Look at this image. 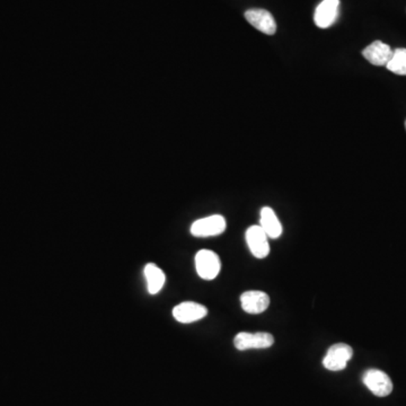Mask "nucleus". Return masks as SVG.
I'll return each instance as SVG.
<instances>
[{
	"instance_id": "f257e3e1",
	"label": "nucleus",
	"mask_w": 406,
	"mask_h": 406,
	"mask_svg": "<svg viewBox=\"0 0 406 406\" xmlns=\"http://www.w3.org/2000/svg\"><path fill=\"white\" fill-rule=\"evenodd\" d=\"M195 268L199 277L202 278L203 280H213L220 272L222 263L215 252L209 249H201L195 255Z\"/></svg>"
},
{
	"instance_id": "f03ea898",
	"label": "nucleus",
	"mask_w": 406,
	"mask_h": 406,
	"mask_svg": "<svg viewBox=\"0 0 406 406\" xmlns=\"http://www.w3.org/2000/svg\"><path fill=\"white\" fill-rule=\"evenodd\" d=\"M354 357V350L347 343H336L327 350L323 359V366L329 371H341L347 368L351 358Z\"/></svg>"
},
{
	"instance_id": "7ed1b4c3",
	"label": "nucleus",
	"mask_w": 406,
	"mask_h": 406,
	"mask_svg": "<svg viewBox=\"0 0 406 406\" xmlns=\"http://www.w3.org/2000/svg\"><path fill=\"white\" fill-rule=\"evenodd\" d=\"M363 384L378 397H386L393 392V382L386 372L379 369H368L362 376Z\"/></svg>"
},
{
	"instance_id": "20e7f679",
	"label": "nucleus",
	"mask_w": 406,
	"mask_h": 406,
	"mask_svg": "<svg viewBox=\"0 0 406 406\" xmlns=\"http://www.w3.org/2000/svg\"><path fill=\"white\" fill-rule=\"evenodd\" d=\"M273 343V336L267 332H240L234 338L235 348L240 351H246L249 349H268L272 347Z\"/></svg>"
},
{
	"instance_id": "39448f33",
	"label": "nucleus",
	"mask_w": 406,
	"mask_h": 406,
	"mask_svg": "<svg viewBox=\"0 0 406 406\" xmlns=\"http://www.w3.org/2000/svg\"><path fill=\"white\" fill-rule=\"evenodd\" d=\"M226 219L222 215H209L192 224L191 234L194 237L218 236L226 231Z\"/></svg>"
},
{
	"instance_id": "423d86ee",
	"label": "nucleus",
	"mask_w": 406,
	"mask_h": 406,
	"mask_svg": "<svg viewBox=\"0 0 406 406\" xmlns=\"http://www.w3.org/2000/svg\"><path fill=\"white\" fill-rule=\"evenodd\" d=\"M246 243L249 251L256 259H264L270 253L269 237L261 226H251L246 231Z\"/></svg>"
},
{
	"instance_id": "0eeeda50",
	"label": "nucleus",
	"mask_w": 406,
	"mask_h": 406,
	"mask_svg": "<svg viewBox=\"0 0 406 406\" xmlns=\"http://www.w3.org/2000/svg\"><path fill=\"white\" fill-rule=\"evenodd\" d=\"M208 314L203 304L193 302H184L177 304L173 309V316L177 322L183 324H190L202 320Z\"/></svg>"
},
{
	"instance_id": "6e6552de",
	"label": "nucleus",
	"mask_w": 406,
	"mask_h": 406,
	"mask_svg": "<svg viewBox=\"0 0 406 406\" xmlns=\"http://www.w3.org/2000/svg\"><path fill=\"white\" fill-rule=\"evenodd\" d=\"M240 302H242L243 311H246L247 314H261L268 309L270 297L268 293L263 291L251 290V291H245L240 296Z\"/></svg>"
},
{
	"instance_id": "1a4fd4ad",
	"label": "nucleus",
	"mask_w": 406,
	"mask_h": 406,
	"mask_svg": "<svg viewBox=\"0 0 406 406\" xmlns=\"http://www.w3.org/2000/svg\"><path fill=\"white\" fill-rule=\"evenodd\" d=\"M340 0H323L315 10L314 22L320 28H327L338 19Z\"/></svg>"
},
{
	"instance_id": "9d476101",
	"label": "nucleus",
	"mask_w": 406,
	"mask_h": 406,
	"mask_svg": "<svg viewBox=\"0 0 406 406\" xmlns=\"http://www.w3.org/2000/svg\"><path fill=\"white\" fill-rule=\"evenodd\" d=\"M245 19L249 24L262 33L273 35L277 32V23L273 16L265 10H249L245 12Z\"/></svg>"
},
{
	"instance_id": "9b49d317",
	"label": "nucleus",
	"mask_w": 406,
	"mask_h": 406,
	"mask_svg": "<svg viewBox=\"0 0 406 406\" xmlns=\"http://www.w3.org/2000/svg\"><path fill=\"white\" fill-rule=\"evenodd\" d=\"M362 56L371 65L386 66L393 57V50L391 49V46L382 41H375L363 50Z\"/></svg>"
},
{
	"instance_id": "f8f14e48",
	"label": "nucleus",
	"mask_w": 406,
	"mask_h": 406,
	"mask_svg": "<svg viewBox=\"0 0 406 406\" xmlns=\"http://www.w3.org/2000/svg\"><path fill=\"white\" fill-rule=\"evenodd\" d=\"M260 226L264 231L267 236L272 240H277L282 234V225L279 222L274 210L271 209L270 206L262 208Z\"/></svg>"
},
{
	"instance_id": "ddd939ff",
	"label": "nucleus",
	"mask_w": 406,
	"mask_h": 406,
	"mask_svg": "<svg viewBox=\"0 0 406 406\" xmlns=\"http://www.w3.org/2000/svg\"><path fill=\"white\" fill-rule=\"evenodd\" d=\"M145 277L147 280L148 293L151 295H156L163 289L165 284V273L162 269L158 268L154 263H148L145 267Z\"/></svg>"
},
{
	"instance_id": "4468645a",
	"label": "nucleus",
	"mask_w": 406,
	"mask_h": 406,
	"mask_svg": "<svg viewBox=\"0 0 406 406\" xmlns=\"http://www.w3.org/2000/svg\"><path fill=\"white\" fill-rule=\"evenodd\" d=\"M386 67L393 74L406 76V49L400 48V49L394 50L393 57Z\"/></svg>"
},
{
	"instance_id": "2eb2a0df",
	"label": "nucleus",
	"mask_w": 406,
	"mask_h": 406,
	"mask_svg": "<svg viewBox=\"0 0 406 406\" xmlns=\"http://www.w3.org/2000/svg\"><path fill=\"white\" fill-rule=\"evenodd\" d=\"M405 129H406V121H405Z\"/></svg>"
}]
</instances>
